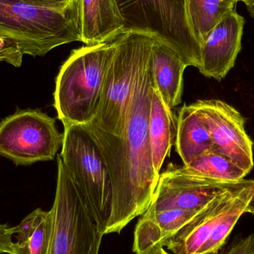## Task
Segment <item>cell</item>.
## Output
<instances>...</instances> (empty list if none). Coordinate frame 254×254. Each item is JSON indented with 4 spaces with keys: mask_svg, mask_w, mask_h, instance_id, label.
<instances>
[{
    "mask_svg": "<svg viewBox=\"0 0 254 254\" xmlns=\"http://www.w3.org/2000/svg\"><path fill=\"white\" fill-rule=\"evenodd\" d=\"M143 254H158V246H154L149 252H146V253Z\"/></svg>",
    "mask_w": 254,
    "mask_h": 254,
    "instance_id": "obj_26",
    "label": "cell"
},
{
    "mask_svg": "<svg viewBox=\"0 0 254 254\" xmlns=\"http://www.w3.org/2000/svg\"><path fill=\"white\" fill-rule=\"evenodd\" d=\"M0 35L17 43L23 55L43 57L52 49L81 42L80 0L65 10L0 0Z\"/></svg>",
    "mask_w": 254,
    "mask_h": 254,
    "instance_id": "obj_3",
    "label": "cell"
},
{
    "mask_svg": "<svg viewBox=\"0 0 254 254\" xmlns=\"http://www.w3.org/2000/svg\"><path fill=\"white\" fill-rule=\"evenodd\" d=\"M37 7L64 10L72 3L73 0H18Z\"/></svg>",
    "mask_w": 254,
    "mask_h": 254,
    "instance_id": "obj_23",
    "label": "cell"
},
{
    "mask_svg": "<svg viewBox=\"0 0 254 254\" xmlns=\"http://www.w3.org/2000/svg\"><path fill=\"white\" fill-rule=\"evenodd\" d=\"M192 106L210 131L213 149L249 174L254 165V143L246 132L243 116L221 100H199Z\"/></svg>",
    "mask_w": 254,
    "mask_h": 254,
    "instance_id": "obj_10",
    "label": "cell"
},
{
    "mask_svg": "<svg viewBox=\"0 0 254 254\" xmlns=\"http://www.w3.org/2000/svg\"><path fill=\"white\" fill-rule=\"evenodd\" d=\"M81 42L86 46L112 42L125 32L117 0H80Z\"/></svg>",
    "mask_w": 254,
    "mask_h": 254,
    "instance_id": "obj_12",
    "label": "cell"
},
{
    "mask_svg": "<svg viewBox=\"0 0 254 254\" xmlns=\"http://www.w3.org/2000/svg\"><path fill=\"white\" fill-rule=\"evenodd\" d=\"M155 40L134 31H125L115 39L116 53L106 76L99 110L89 124L112 135L123 136L139 65Z\"/></svg>",
    "mask_w": 254,
    "mask_h": 254,
    "instance_id": "obj_5",
    "label": "cell"
},
{
    "mask_svg": "<svg viewBox=\"0 0 254 254\" xmlns=\"http://www.w3.org/2000/svg\"><path fill=\"white\" fill-rule=\"evenodd\" d=\"M60 156L91 215L105 234L113 208V182L99 146L83 125L64 127Z\"/></svg>",
    "mask_w": 254,
    "mask_h": 254,
    "instance_id": "obj_4",
    "label": "cell"
},
{
    "mask_svg": "<svg viewBox=\"0 0 254 254\" xmlns=\"http://www.w3.org/2000/svg\"><path fill=\"white\" fill-rule=\"evenodd\" d=\"M23 53L13 40L0 35V62H5L15 67L22 65Z\"/></svg>",
    "mask_w": 254,
    "mask_h": 254,
    "instance_id": "obj_20",
    "label": "cell"
},
{
    "mask_svg": "<svg viewBox=\"0 0 254 254\" xmlns=\"http://www.w3.org/2000/svg\"><path fill=\"white\" fill-rule=\"evenodd\" d=\"M236 0H186L191 31L200 46L222 18L234 10Z\"/></svg>",
    "mask_w": 254,
    "mask_h": 254,
    "instance_id": "obj_18",
    "label": "cell"
},
{
    "mask_svg": "<svg viewBox=\"0 0 254 254\" xmlns=\"http://www.w3.org/2000/svg\"><path fill=\"white\" fill-rule=\"evenodd\" d=\"M177 118L152 86L149 117V137L152 164L158 176L167 157L170 156L172 146L176 145Z\"/></svg>",
    "mask_w": 254,
    "mask_h": 254,
    "instance_id": "obj_15",
    "label": "cell"
},
{
    "mask_svg": "<svg viewBox=\"0 0 254 254\" xmlns=\"http://www.w3.org/2000/svg\"><path fill=\"white\" fill-rule=\"evenodd\" d=\"M176 146L184 165H188L198 155L213 149L210 131L192 104H185L179 110Z\"/></svg>",
    "mask_w": 254,
    "mask_h": 254,
    "instance_id": "obj_17",
    "label": "cell"
},
{
    "mask_svg": "<svg viewBox=\"0 0 254 254\" xmlns=\"http://www.w3.org/2000/svg\"><path fill=\"white\" fill-rule=\"evenodd\" d=\"M248 7H249V6H248Z\"/></svg>",
    "mask_w": 254,
    "mask_h": 254,
    "instance_id": "obj_29",
    "label": "cell"
},
{
    "mask_svg": "<svg viewBox=\"0 0 254 254\" xmlns=\"http://www.w3.org/2000/svg\"><path fill=\"white\" fill-rule=\"evenodd\" d=\"M125 31L150 36L180 55L188 66H199L201 46L191 31L186 0H117Z\"/></svg>",
    "mask_w": 254,
    "mask_h": 254,
    "instance_id": "obj_6",
    "label": "cell"
},
{
    "mask_svg": "<svg viewBox=\"0 0 254 254\" xmlns=\"http://www.w3.org/2000/svg\"><path fill=\"white\" fill-rule=\"evenodd\" d=\"M251 185L253 188V192H252V197L249 201V205L246 209V213H252L254 215V180H250Z\"/></svg>",
    "mask_w": 254,
    "mask_h": 254,
    "instance_id": "obj_24",
    "label": "cell"
},
{
    "mask_svg": "<svg viewBox=\"0 0 254 254\" xmlns=\"http://www.w3.org/2000/svg\"><path fill=\"white\" fill-rule=\"evenodd\" d=\"M14 236V227L0 224V254H10Z\"/></svg>",
    "mask_w": 254,
    "mask_h": 254,
    "instance_id": "obj_22",
    "label": "cell"
},
{
    "mask_svg": "<svg viewBox=\"0 0 254 254\" xmlns=\"http://www.w3.org/2000/svg\"><path fill=\"white\" fill-rule=\"evenodd\" d=\"M63 141L55 119L40 110L18 109L0 122V155L16 165L52 161Z\"/></svg>",
    "mask_w": 254,
    "mask_h": 254,
    "instance_id": "obj_8",
    "label": "cell"
},
{
    "mask_svg": "<svg viewBox=\"0 0 254 254\" xmlns=\"http://www.w3.org/2000/svg\"><path fill=\"white\" fill-rule=\"evenodd\" d=\"M248 10H249V13H250L251 16L254 19V7H247Z\"/></svg>",
    "mask_w": 254,
    "mask_h": 254,
    "instance_id": "obj_28",
    "label": "cell"
},
{
    "mask_svg": "<svg viewBox=\"0 0 254 254\" xmlns=\"http://www.w3.org/2000/svg\"><path fill=\"white\" fill-rule=\"evenodd\" d=\"M152 46L139 65L123 136L112 135L90 124L83 125L99 146L113 182V208L105 234H120L147 210L159 178L152 164L149 137Z\"/></svg>",
    "mask_w": 254,
    "mask_h": 254,
    "instance_id": "obj_1",
    "label": "cell"
},
{
    "mask_svg": "<svg viewBox=\"0 0 254 254\" xmlns=\"http://www.w3.org/2000/svg\"><path fill=\"white\" fill-rule=\"evenodd\" d=\"M116 50L115 40L71 52L56 79L55 106L64 126L84 125L96 118L104 81Z\"/></svg>",
    "mask_w": 254,
    "mask_h": 254,
    "instance_id": "obj_2",
    "label": "cell"
},
{
    "mask_svg": "<svg viewBox=\"0 0 254 254\" xmlns=\"http://www.w3.org/2000/svg\"><path fill=\"white\" fill-rule=\"evenodd\" d=\"M237 184L204 177L190 171L185 165L179 167L171 164L160 174L146 211L167 209L198 211L225 190Z\"/></svg>",
    "mask_w": 254,
    "mask_h": 254,
    "instance_id": "obj_9",
    "label": "cell"
},
{
    "mask_svg": "<svg viewBox=\"0 0 254 254\" xmlns=\"http://www.w3.org/2000/svg\"><path fill=\"white\" fill-rule=\"evenodd\" d=\"M54 231L49 254H99L103 237L61 157L52 209Z\"/></svg>",
    "mask_w": 254,
    "mask_h": 254,
    "instance_id": "obj_7",
    "label": "cell"
},
{
    "mask_svg": "<svg viewBox=\"0 0 254 254\" xmlns=\"http://www.w3.org/2000/svg\"><path fill=\"white\" fill-rule=\"evenodd\" d=\"M158 254H170L164 250V247H162V246H158Z\"/></svg>",
    "mask_w": 254,
    "mask_h": 254,
    "instance_id": "obj_27",
    "label": "cell"
},
{
    "mask_svg": "<svg viewBox=\"0 0 254 254\" xmlns=\"http://www.w3.org/2000/svg\"><path fill=\"white\" fill-rule=\"evenodd\" d=\"M185 166L200 176L231 184L240 183L249 175L231 158L214 149L201 154Z\"/></svg>",
    "mask_w": 254,
    "mask_h": 254,
    "instance_id": "obj_19",
    "label": "cell"
},
{
    "mask_svg": "<svg viewBox=\"0 0 254 254\" xmlns=\"http://www.w3.org/2000/svg\"><path fill=\"white\" fill-rule=\"evenodd\" d=\"M182 209L146 211L136 225L133 252L143 254L179 232L198 212Z\"/></svg>",
    "mask_w": 254,
    "mask_h": 254,
    "instance_id": "obj_13",
    "label": "cell"
},
{
    "mask_svg": "<svg viewBox=\"0 0 254 254\" xmlns=\"http://www.w3.org/2000/svg\"><path fill=\"white\" fill-rule=\"evenodd\" d=\"M53 231L52 210L36 209L14 227L16 242L9 254H49Z\"/></svg>",
    "mask_w": 254,
    "mask_h": 254,
    "instance_id": "obj_16",
    "label": "cell"
},
{
    "mask_svg": "<svg viewBox=\"0 0 254 254\" xmlns=\"http://www.w3.org/2000/svg\"><path fill=\"white\" fill-rule=\"evenodd\" d=\"M150 67L155 89L166 105L173 110L182 102L184 72L188 65L176 51L155 40Z\"/></svg>",
    "mask_w": 254,
    "mask_h": 254,
    "instance_id": "obj_14",
    "label": "cell"
},
{
    "mask_svg": "<svg viewBox=\"0 0 254 254\" xmlns=\"http://www.w3.org/2000/svg\"><path fill=\"white\" fill-rule=\"evenodd\" d=\"M246 20L235 9L228 12L213 28L201 47V74L218 81L234 68L242 49Z\"/></svg>",
    "mask_w": 254,
    "mask_h": 254,
    "instance_id": "obj_11",
    "label": "cell"
},
{
    "mask_svg": "<svg viewBox=\"0 0 254 254\" xmlns=\"http://www.w3.org/2000/svg\"><path fill=\"white\" fill-rule=\"evenodd\" d=\"M219 254H254V234L237 240Z\"/></svg>",
    "mask_w": 254,
    "mask_h": 254,
    "instance_id": "obj_21",
    "label": "cell"
},
{
    "mask_svg": "<svg viewBox=\"0 0 254 254\" xmlns=\"http://www.w3.org/2000/svg\"><path fill=\"white\" fill-rule=\"evenodd\" d=\"M237 1H243L246 6H250V7H254V0H236Z\"/></svg>",
    "mask_w": 254,
    "mask_h": 254,
    "instance_id": "obj_25",
    "label": "cell"
}]
</instances>
